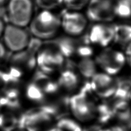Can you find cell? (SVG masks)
<instances>
[{
    "mask_svg": "<svg viewBox=\"0 0 131 131\" xmlns=\"http://www.w3.org/2000/svg\"><path fill=\"white\" fill-rule=\"evenodd\" d=\"M53 45L65 57H70L75 54L79 45L71 38H60L54 42Z\"/></svg>",
    "mask_w": 131,
    "mask_h": 131,
    "instance_id": "12",
    "label": "cell"
},
{
    "mask_svg": "<svg viewBox=\"0 0 131 131\" xmlns=\"http://www.w3.org/2000/svg\"><path fill=\"white\" fill-rule=\"evenodd\" d=\"M27 95L28 98L34 101L40 102L44 99L43 92L33 82L27 88Z\"/></svg>",
    "mask_w": 131,
    "mask_h": 131,
    "instance_id": "20",
    "label": "cell"
},
{
    "mask_svg": "<svg viewBox=\"0 0 131 131\" xmlns=\"http://www.w3.org/2000/svg\"><path fill=\"white\" fill-rule=\"evenodd\" d=\"M18 127L26 128L28 131H56L53 117L41 107L22 115L19 118Z\"/></svg>",
    "mask_w": 131,
    "mask_h": 131,
    "instance_id": "3",
    "label": "cell"
},
{
    "mask_svg": "<svg viewBox=\"0 0 131 131\" xmlns=\"http://www.w3.org/2000/svg\"><path fill=\"white\" fill-rule=\"evenodd\" d=\"M56 131H82V129L73 120L62 119L56 125Z\"/></svg>",
    "mask_w": 131,
    "mask_h": 131,
    "instance_id": "19",
    "label": "cell"
},
{
    "mask_svg": "<svg viewBox=\"0 0 131 131\" xmlns=\"http://www.w3.org/2000/svg\"><path fill=\"white\" fill-rule=\"evenodd\" d=\"M61 19V27L68 35L78 37L83 34L87 26V18L77 11L65 13Z\"/></svg>",
    "mask_w": 131,
    "mask_h": 131,
    "instance_id": "9",
    "label": "cell"
},
{
    "mask_svg": "<svg viewBox=\"0 0 131 131\" xmlns=\"http://www.w3.org/2000/svg\"><path fill=\"white\" fill-rule=\"evenodd\" d=\"M125 54L126 56V57L131 56V42L128 43L127 46L126 47Z\"/></svg>",
    "mask_w": 131,
    "mask_h": 131,
    "instance_id": "27",
    "label": "cell"
},
{
    "mask_svg": "<svg viewBox=\"0 0 131 131\" xmlns=\"http://www.w3.org/2000/svg\"><path fill=\"white\" fill-rule=\"evenodd\" d=\"M90 0H63V3L67 8L76 11L85 7L89 4Z\"/></svg>",
    "mask_w": 131,
    "mask_h": 131,
    "instance_id": "24",
    "label": "cell"
},
{
    "mask_svg": "<svg viewBox=\"0 0 131 131\" xmlns=\"http://www.w3.org/2000/svg\"><path fill=\"white\" fill-rule=\"evenodd\" d=\"M7 1L8 0H0V5H3V4L6 3Z\"/></svg>",
    "mask_w": 131,
    "mask_h": 131,
    "instance_id": "29",
    "label": "cell"
},
{
    "mask_svg": "<svg viewBox=\"0 0 131 131\" xmlns=\"http://www.w3.org/2000/svg\"><path fill=\"white\" fill-rule=\"evenodd\" d=\"M126 60L125 56L121 51L107 49L102 51L95 61L105 73L111 76L118 73L123 69Z\"/></svg>",
    "mask_w": 131,
    "mask_h": 131,
    "instance_id": "8",
    "label": "cell"
},
{
    "mask_svg": "<svg viewBox=\"0 0 131 131\" xmlns=\"http://www.w3.org/2000/svg\"><path fill=\"white\" fill-rule=\"evenodd\" d=\"M126 59H127V61H128V62L129 63V64L130 65V67H131V56H128L127 58H126Z\"/></svg>",
    "mask_w": 131,
    "mask_h": 131,
    "instance_id": "28",
    "label": "cell"
},
{
    "mask_svg": "<svg viewBox=\"0 0 131 131\" xmlns=\"http://www.w3.org/2000/svg\"><path fill=\"white\" fill-rule=\"evenodd\" d=\"M114 13L120 18L131 16V0H117L115 2Z\"/></svg>",
    "mask_w": 131,
    "mask_h": 131,
    "instance_id": "17",
    "label": "cell"
},
{
    "mask_svg": "<svg viewBox=\"0 0 131 131\" xmlns=\"http://www.w3.org/2000/svg\"><path fill=\"white\" fill-rule=\"evenodd\" d=\"M96 63L90 57L82 58L77 67L80 73L85 78H92L96 73Z\"/></svg>",
    "mask_w": 131,
    "mask_h": 131,
    "instance_id": "15",
    "label": "cell"
},
{
    "mask_svg": "<svg viewBox=\"0 0 131 131\" xmlns=\"http://www.w3.org/2000/svg\"><path fill=\"white\" fill-rule=\"evenodd\" d=\"M130 98H131V95H130Z\"/></svg>",
    "mask_w": 131,
    "mask_h": 131,
    "instance_id": "31",
    "label": "cell"
},
{
    "mask_svg": "<svg viewBox=\"0 0 131 131\" xmlns=\"http://www.w3.org/2000/svg\"><path fill=\"white\" fill-rule=\"evenodd\" d=\"M5 25L6 24H5V23H4V20L0 19V38H1L2 37V36H3Z\"/></svg>",
    "mask_w": 131,
    "mask_h": 131,
    "instance_id": "26",
    "label": "cell"
},
{
    "mask_svg": "<svg viewBox=\"0 0 131 131\" xmlns=\"http://www.w3.org/2000/svg\"><path fill=\"white\" fill-rule=\"evenodd\" d=\"M33 83H35L43 92L45 93H54L57 91L58 89V85L57 83L52 82L46 76V74L42 72L36 74Z\"/></svg>",
    "mask_w": 131,
    "mask_h": 131,
    "instance_id": "13",
    "label": "cell"
},
{
    "mask_svg": "<svg viewBox=\"0 0 131 131\" xmlns=\"http://www.w3.org/2000/svg\"><path fill=\"white\" fill-rule=\"evenodd\" d=\"M2 38L6 49L13 53L26 49L30 42V35L24 28L9 23L5 25Z\"/></svg>",
    "mask_w": 131,
    "mask_h": 131,
    "instance_id": "4",
    "label": "cell"
},
{
    "mask_svg": "<svg viewBox=\"0 0 131 131\" xmlns=\"http://www.w3.org/2000/svg\"><path fill=\"white\" fill-rule=\"evenodd\" d=\"M114 0H90L87 6V18L96 23L112 21L116 17Z\"/></svg>",
    "mask_w": 131,
    "mask_h": 131,
    "instance_id": "7",
    "label": "cell"
},
{
    "mask_svg": "<svg viewBox=\"0 0 131 131\" xmlns=\"http://www.w3.org/2000/svg\"><path fill=\"white\" fill-rule=\"evenodd\" d=\"M78 83L79 78L77 74L69 69L64 70L61 73L58 80V84L68 90L75 89Z\"/></svg>",
    "mask_w": 131,
    "mask_h": 131,
    "instance_id": "14",
    "label": "cell"
},
{
    "mask_svg": "<svg viewBox=\"0 0 131 131\" xmlns=\"http://www.w3.org/2000/svg\"><path fill=\"white\" fill-rule=\"evenodd\" d=\"M65 57L54 46H47L40 49L36 56V63L40 71L50 74L64 64Z\"/></svg>",
    "mask_w": 131,
    "mask_h": 131,
    "instance_id": "6",
    "label": "cell"
},
{
    "mask_svg": "<svg viewBox=\"0 0 131 131\" xmlns=\"http://www.w3.org/2000/svg\"><path fill=\"white\" fill-rule=\"evenodd\" d=\"M89 41L95 45L106 47L114 39V26L105 23H96L89 34Z\"/></svg>",
    "mask_w": 131,
    "mask_h": 131,
    "instance_id": "11",
    "label": "cell"
},
{
    "mask_svg": "<svg viewBox=\"0 0 131 131\" xmlns=\"http://www.w3.org/2000/svg\"><path fill=\"white\" fill-rule=\"evenodd\" d=\"M19 119L11 114H0V128L5 131H11L18 126Z\"/></svg>",
    "mask_w": 131,
    "mask_h": 131,
    "instance_id": "18",
    "label": "cell"
},
{
    "mask_svg": "<svg viewBox=\"0 0 131 131\" xmlns=\"http://www.w3.org/2000/svg\"><path fill=\"white\" fill-rule=\"evenodd\" d=\"M30 32L38 39H50L57 35L61 27V19L50 10H42L33 17Z\"/></svg>",
    "mask_w": 131,
    "mask_h": 131,
    "instance_id": "1",
    "label": "cell"
},
{
    "mask_svg": "<svg viewBox=\"0 0 131 131\" xmlns=\"http://www.w3.org/2000/svg\"><path fill=\"white\" fill-rule=\"evenodd\" d=\"M99 131H112V129H107V130H100Z\"/></svg>",
    "mask_w": 131,
    "mask_h": 131,
    "instance_id": "30",
    "label": "cell"
},
{
    "mask_svg": "<svg viewBox=\"0 0 131 131\" xmlns=\"http://www.w3.org/2000/svg\"><path fill=\"white\" fill-rule=\"evenodd\" d=\"M97 112L98 113L99 119L102 123L107 121L114 115L113 109L106 105L99 106Z\"/></svg>",
    "mask_w": 131,
    "mask_h": 131,
    "instance_id": "21",
    "label": "cell"
},
{
    "mask_svg": "<svg viewBox=\"0 0 131 131\" xmlns=\"http://www.w3.org/2000/svg\"><path fill=\"white\" fill-rule=\"evenodd\" d=\"M6 16L9 24L25 28L33 18L34 4L32 0H8Z\"/></svg>",
    "mask_w": 131,
    "mask_h": 131,
    "instance_id": "2",
    "label": "cell"
},
{
    "mask_svg": "<svg viewBox=\"0 0 131 131\" xmlns=\"http://www.w3.org/2000/svg\"><path fill=\"white\" fill-rule=\"evenodd\" d=\"M8 65L6 71L13 79L19 81L24 71L32 69L37 65L35 53L27 48L13 53Z\"/></svg>",
    "mask_w": 131,
    "mask_h": 131,
    "instance_id": "5",
    "label": "cell"
},
{
    "mask_svg": "<svg viewBox=\"0 0 131 131\" xmlns=\"http://www.w3.org/2000/svg\"><path fill=\"white\" fill-rule=\"evenodd\" d=\"M36 4L43 10H50L59 6L63 0H35Z\"/></svg>",
    "mask_w": 131,
    "mask_h": 131,
    "instance_id": "23",
    "label": "cell"
},
{
    "mask_svg": "<svg viewBox=\"0 0 131 131\" xmlns=\"http://www.w3.org/2000/svg\"><path fill=\"white\" fill-rule=\"evenodd\" d=\"M19 81L15 80L11 77L6 71L0 68V90L5 89L11 85L15 84Z\"/></svg>",
    "mask_w": 131,
    "mask_h": 131,
    "instance_id": "22",
    "label": "cell"
},
{
    "mask_svg": "<svg viewBox=\"0 0 131 131\" xmlns=\"http://www.w3.org/2000/svg\"><path fill=\"white\" fill-rule=\"evenodd\" d=\"M114 26V39L122 44L131 42V26L128 24H119Z\"/></svg>",
    "mask_w": 131,
    "mask_h": 131,
    "instance_id": "16",
    "label": "cell"
},
{
    "mask_svg": "<svg viewBox=\"0 0 131 131\" xmlns=\"http://www.w3.org/2000/svg\"><path fill=\"white\" fill-rule=\"evenodd\" d=\"M91 87L99 96L107 98L114 94L117 82L111 76L105 73H96L91 78Z\"/></svg>",
    "mask_w": 131,
    "mask_h": 131,
    "instance_id": "10",
    "label": "cell"
},
{
    "mask_svg": "<svg viewBox=\"0 0 131 131\" xmlns=\"http://www.w3.org/2000/svg\"><path fill=\"white\" fill-rule=\"evenodd\" d=\"M7 50L3 43L0 42V64L5 60Z\"/></svg>",
    "mask_w": 131,
    "mask_h": 131,
    "instance_id": "25",
    "label": "cell"
}]
</instances>
